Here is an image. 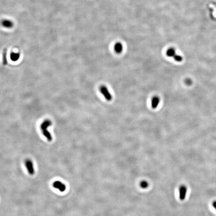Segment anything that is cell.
Listing matches in <instances>:
<instances>
[{"instance_id": "obj_2", "label": "cell", "mask_w": 216, "mask_h": 216, "mask_svg": "<svg viewBox=\"0 0 216 216\" xmlns=\"http://www.w3.org/2000/svg\"><path fill=\"white\" fill-rule=\"evenodd\" d=\"M53 187L55 189H57L61 192H63L66 190V185L63 183V182L60 181H56L53 183Z\"/></svg>"}, {"instance_id": "obj_9", "label": "cell", "mask_w": 216, "mask_h": 216, "mask_svg": "<svg viewBox=\"0 0 216 216\" xmlns=\"http://www.w3.org/2000/svg\"><path fill=\"white\" fill-rule=\"evenodd\" d=\"M42 133H43V135L45 137V138L47 139V140L49 142H51L52 140H53V138L52 137L51 134H50L49 131H48L47 129L42 130Z\"/></svg>"}, {"instance_id": "obj_4", "label": "cell", "mask_w": 216, "mask_h": 216, "mask_svg": "<svg viewBox=\"0 0 216 216\" xmlns=\"http://www.w3.org/2000/svg\"><path fill=\"white\" fill-rule=\"evenodd\" d=\"M187 192V188L186 186L182 185L179 187V198L181 200L183 201L186 198Z\"/></svg>"}, {"instance_id": "obj_15", "label": "cell", "mask_w": 216, "mask_h": 216, "mask_svg": "<svg viewBox=\"0 0 216 216\" xmlns=\"http://www.w3.org/2000/svg\"><path fill=\"white\" fill-rule=\"evenodd\" d=\"M192 81L190 79H186L185 81V83L187 85H191L192 84Z\"/></svg>"}, {"instance_id": "obj_3", "label": "cell", "mask_w": 216, "mask_h": 216, "mask_svg": "<svg viewBox=\"0 0 216 216\" xmlns=\"http://www.w3.org/2000/svg\"><path fill=\"white\" fill-rule=\"evenodd\" d=\"M100 90L101 91L103 95L105 98V99L109 101H110L112 99V97L111 94L110 93L109 91H108V89L106 87L102 86L100 88Z\"/></svg>"}, {"instance_id": "obj_6", "label": "cell", "mask_w": 216, "mask_h": 216, "mask_svg": "<svg viewBox=\"0 0 216 216\" xmlns=\"http://www.w3.org/2000/svg\"><path fill=\"white\" fill-rule=\"evenodd\" d=\"M123 50V47L122 43L118 42L115 44V45L114 46V50L117 54L121 53Z\"/></svg>"}, {"instance_id": "obj_14", "label": "cell", "mask_w": 216, "mask_h": 216, "mask_svg": "<svg viewBox=\"0 0 216 216\" xmlns=\"http://www.w3.org/2000/svg\"><path fill=\"white\" fill-rule=\"evenodd\" d=\"M174 59L176 61L179 62H181L183 60V58H182V56H181L180 55H176V54L174 56Z\"/></svg>"}, {"instance_id": "obj_16", "label": "cell", "mask_w": 216, "mask_h": 216, "mask_svg": "<svg viewBox=\"0 0 216 216\" xmlns=\"http://www.w3.org/2000/svg\"><path fill=\"white\" fill-rule=\"evenodd\" d=\"M213 206L215 208V209L216 210V201H214L213 203Z\"/></svg>"}, {"instance_id": "obj_13", "label": "cell", "mask_w": 216, "mask_h": 216, "mask_svg": "<svg viewBox=\"0 0 216 216\" xmlns=\"http://www.w3.org/2000/svg\"><path fill=\"white\" fill-rule=\"evenodd\" d=\"M3 63L4 65H6L8 63L7 58V52L6 50H4L3 54Z\"/></svg>"}, {"instance_id": "obj_1", "label": "cell", "mask_w": 216, "mask_h": 216, "mask_svg": "<svg viewBox=\"0 0 216 216\" xmlns=\"http://www.w3.org/2000/svg\"><path fill=\"white\" fill-rule=\"evenodd\" d=\"M25 165L29 174L31 176L34 175L35 173V171L33 161L31 159H27L25 161Z\"/></svg>"}, {"instance_id": "obj_12", "label": "cell", "mask_w": 216, "mask_h": 216, "mask_svg": "<svg viewBox=\"0 0 216 216\" xmlns=\"http://www.w3.org/2000/svg\"><path fill=\"white\" fill-rule=\"evenodd\" d=\"M149 186V183L146 181H142L140 183V186L142 189H147Z\"/></svg>"}, {"instance_id": "obj_5", "label": "cell", "mask_w": 216, "mask_h": 216, "mask_svg": "<svg viewBox=\"0 0 216 216\" xmlns=\"http://www.w3.org/2000/svg\"><path fill=\"white\" fill-rule=\"evenodd\" d=\"M1 25L7 29H11L14 26V23L10 20L4 19L1 21Z\"/></svg>"}, {"instance_id": "obj_10", "label": "cell", "mask_w": 216, "mask_h": 216, "mask_svg": "<svg viewBox=\"0 0 216 216\" xmlns=\"http://www.w3.org/2000/svg\"><path fill=\"white\" fill-rule=\"evenodd\" d=\"M160 102V99L159 97H154L152 99V107L153 109L157 108Z\"/></svg>"}, {"instance_id": "obj_8", "label": "cell", "mask_w": 216, "mask_h": 216, "mask_svg": "<svg viewBox=\"0 0 216 216\" xmlns=\"http://www.w3.org/2000/svg\"><path fill=\"white\" fill-rule=\"evenodd\" d=\"M20 58V54L19 53H16L14 52H12L10 54V59L12 61L16 62Z\"/></svg>"}, {"instance_id": "obj_11", "label": "cell", "mask_w": 216, "mask_h": 216, "mask_svg": "<svg viewBox=\"0 0 216 216\" xmlns=\"http://www.w3.org/2000/svg\"><path fill=\"white\" fill-rule=\"evenodd\" d=\"M166 55L169 57H174L176 55L175 50L173 48H170L167 50L166 52Z\"/></svg>"}, {"instance_id": "obj_7", "label": "cell", "mask_w": 216, "mask_h": 216, "mask_svg": "<svg viewBox=\"0 0 216 216\" xmlns=\"http://www.w3.org/2000/svg\"><path fill=\"white\" fill-rule=\"evenodd\" d=\"M52 125L51 121L49 120H45L43 122L41 125V130L48 129L50 126Z\"/></svg>"}]
</instances>
